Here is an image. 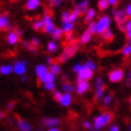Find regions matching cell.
<instances>
[{
	"label": "cell",
	"instance_id": "53",
	"mask_svg": "<svg viewBox=\"0 0 131 131\" xmlns=\"http://www.w3.org/2000/svg\"><path fill=\"white\" fill-rule=\"evenodd\" d=\"M6 108H8V110H13L14 109V102H9Z\"/></svg>",
	"mask_w": 131,
	"mask_h": 131
},
{
	"label": "cell",
	"instance_id": "50",
	"mask_svg": "<svg viewBox=\"0 0 131 131\" xmlns=\"http://www.w3.org/2000/svg\"><path fill=\"white\" fill-rule=\"evenodd\" d=\"M119 130H121V129H119V127L117 126V125H115V124H113V125L109 128V130H108V131H119Z\"/></svg>",
	"mask_w": 131,
	"mask_h": 131
},
{
	"label": "cell",
	"instance_id": "21",
	"mask_svg": "<svg viewBox=\"0 0 131 131\" xmlns=\"http://www.w3.org/2000/svg\"><path fill=\"white\" fill-rule=\"evenodd\" d=\"M46 50H47L49 53H51V54H53V53H56V52H58V50H59V44H58V42H56V41H49L48 43H47V45H46Z\"/></svg>",
	"mask_w": 131,
	"mask_h": 131
},
{
	"label": "cell",
	"instance_id": "16",
	"mask_svg": "<svg viewBox=\"0 0 131 131\" xmlns=\"http://www.w3.org/2000/svg\"><path fill=\"white\" fill-rule=\"evenodd\" d=\"M19 41H20V37H19L16 33H15V31H10L8 35H6V42H8V44L10 46H15L19 43Z\"/></svg>",
	"mask_w": 131,
	"mask_h": 131
},
{
	"label": "cell",
	"instance_id": "31",
	"mask_svg": "<svg viewBox=\"0 0 131 131\" xmlns=\"http://www.w3.org/2000/svg\"><path fill=\"white\" fill-rule=\"evenodd\" d=\"M83 66L84 67H86V68H89L90 70H92V71H96V69H97V64L94 62V61H92V60H88L85 63L83 64Z\"/></svg>",
	"mask_w": 131,
	"mask_h": 131
},
{
	"label": "cell",
	"instance_id": "30",
	"mask_svg": "<svg viewBox=\"0 0 131 131\" xmlns=\"http://www.w3.org/2000/svg\"><path fill=\"white\" fill-rule=\"evenodd\" d=\"M122 54L125 57V58H129V57H130V54H131V44H130V42L127 43V44L123 47V49H122Z\"/></svg>",
	"mask_w": 131,
	"mask_h": 131
},
{
	"label": "cell",
	"instance_id": "42",
	"mask_svg": "<svg viewBox=\"0 0 131 131\" xmlns=\"http://www.w3.org/2000/svg\"><path fill=\"white\" fill-rule=\"evenodd\" d=\"M82 67H83V64H81V63H76L74 66H73V68H71V70H73V73L77 74Z\"/></svg>",
	"mask_w": 131,
	"mask_h": 131
},
{
	"label": "cell",
	"instance_id": "8",
	"mask_svg": "<svg viewBox=\"0 0 131 131\" xmlns=\"http://www.w3.org/2000/svg\"><path fill=\"white\" fill-rule=\"evenodd\" d=\"M90 0H80L79 2H77L76 5L74 6V10H73V13L79 17L81 15H83L85 11L90 8Z\"/></svg>",
	"mask_w": 131,
	"mask_h": 131
},
{
	"label": "cell",
	"instance_id": "48",
	"mask_svg": "<svg viewBox=\"0 0 131 131\" xmlns=\"http://www.w3.org/2000/svg\"><path fill=\"white\" fill-rule=\"evenodd\" d=\"M130 83H131V73L129 71L128 75H127V77H126V85H127L128 88H130Z\"/></svg>",
	"mask_w": 131,
	"mask_h": 131
},
{
	"label": "cell",
	"instance_id": "59",
	"mask_svg": "<svg viewBox=\"0 0 131 131\" xmlns=\"http://www.w3.org/2000/svg\"><path fill=\"white\" fill-rule=\"evenodd\" d=\"M37 131H42V129H37Z\"/></svg>",
	"mask_w": 131,
	"mask_h": 131
},
{
	"label": "cell",
	"instance_id": "54",
	"mask_svg": "<svg viewBox=\"0 0 131 131\" xmlns=\"http://www.w3.org/2000/svg\"><path fill=\"white\" fill-rule=\"evenodd\" d=\"M47 131H60L59 127H53V128H48Z\"/></svg>",
	"mask_w": 131,
	"mask_h": 131
},
{
	"label": "cell",
	"instance_id": "3",
	"mask_svg": "<svg viewBox=\"0 0 131 131\" xmlns=\"http://www.w3.org/2000/svg\"><path fill=\"white\" fill-rule=\"evenodd\" d=\"M96 24V34L101 35L104 31L111 29V25H112V19L109 15H101L97 19Z\"/></svg>",
	"mask_w": 131,
	"mask_h": 131
},
{
	"label": "cell",
	"instance_id": "49",
	"mask_svg": "<svg viewBox=\"0 0 131 131\" xmlns=\"http://www.w3.org/2000/svg\"><path fill=\"white\" fill-rule=\"evenodd\" d=\"M108 2L110 4V6H116L117 4H118L119 0H108Z\"/></svg>",
	"mask_w": 131,
	"mask_h": 131
},
{
	"label": "cell",
	"instance_id": "26",
	"mask_svg": "<svg viewBox=\"0 0 131 131\" xmlns=\"http://www.w3.org/2000/svg\"><path fill=\"white\" fill-rule=\"evenodd\" d=\"M76 28V26L75 24L73 23H69V21H66V23H62V31H63V33L64 34H66V33H69V32H73Z\"/></svg>",
	"mask_w": 131,
	"mask_h": 131
},
{
	"label": "cell",
	"instance_id": "27",
	"mask_svg": "<svg viewBox=\"0 0 131 131\" xmlns=\"http://www.w3.org/2000/svg\"><path fill=\"white\" fill-rule=\"evenodd\" d=\"M13 73V67L11 64H2L0 66V74L2 76H9Z\"/></svg>",
	"mask_w": 131,
	"mask_h": 131
},
{
	"label": "cell",
	"instance_id": "45",
	"mask_svg": "<svg viewBox=\"0 0 131 131\" xmlns=\"http://www.w3.org/2000/svg\"><path fill=\"white\" fill-rule=\"evenodd\" d=\"M78 20V16L75 14V13H73V12H70V14H69V23H73V24H75L76 21Z\"/></svg>",
	"mask_w": 131,
	"mask_h": 131
},
{
	"label": "cell",
	"instance_id": "47",
	"mask_svg": "<svg viewBox=\"0 0 131 131\" xmlns=\"http://www.w3.org/2000/svg\"><path fill=\"white\" fill-rule=\"evenodd\" d=\"M74 38H75V35H74L73 32H69V33H66V40H67V42L73 43V42H74Z\"/></svg>",
	"mask_w": 131,
	"mask_h": 131
},
{
	"label": "cell",
	"instance_id": "51",
	"mask_svg": "<svg viewBox=\"0 0 131 131\" xmlns=\"http://www.w3.org/2000/svg\"><path fill=\"white\" fill-rule=\"evenodd\" d=\"M52 62H53V59H52V57H50V56L46 57V64H47V65H50Z\"/></svg>",
	"mask_w": 131,
	"mask_h": 131
},
{
	"label": "cell",
	"instance_id": "46",
	"mask_svg": "<svg viewBox=\"0 0 131 131\" xmlns=\"http://www.w3.org/2000/svg\"><path fill=\"white\" fill-rule=\"evenodd\" d=\"M124 12H125L126 16L128 18H130V16H131V3H129V4L126 5V8H125V10H124Z\"/></svg>",
	"mask_w": 131,
	"mask_h": 131
},
{
	"label": "cell",
	"instance_id": "22",
	"mask_svg": "<svg viewBox=\"0 0 131 131\" xmlns=\"http://www.w3.org/2000/svg\"><path fill=\"white\" fill-rule=\"evenodd\" d=\"M51 35H52V41L58 42V41H60V40H62V38H63L64 33H63L61 27H56L53 32L51 33Z\"/></svg>",
	"mask_w": 131,
	"mask_h": 131
},
{
	"label": "cell",
	"instance_id": "9",
	"mask_svg": "<svg viewBox=\"0 0 131 131\" xmlns=\"http://www.w3.org/2000/svg\"><path fill=\"white\" fill-rule=\"evenodd\" d=\"M112 17H113V19H114V21L117 24V26L122 25V24H125V23H127V20H128V17L126 16L124 10H121V9H115V10H113V11H112Z\"/></svg>",
	"mask_w": 131,
	"mask_h": 131
},
{
	"label": "cell",
	"instance_id": "13",
	"mask_svg": "<svg viewBox=\"0 0 131 131\" xmlns=\"http://www.w3.org/2000/svg\"><path fill=\"white\" fill-rule=\"evenodd\" d=\"M41 5H42V0H27L25 8L29 12H34L40 9Z\"/></svg>",
	"mask_w": 131,
	"mask_h": 131
},
{
	"label": "cell",
	"instance_id": "7",
	"mask_svg": "<svg viewBox=\"0 0 131 131\" xmlns=\"http://www.w3.org/2000/svg\"><path fill=\"white\" fill-rule=\"evenodd\" d=\"M76 75H77V82H79V81H89L90 82L94 77V71H92L89 68L83 66Z\"/></svg>",
	"mask_w": 131,
	"mask_h": 131
},
{
	"label": "cell",
	"instance_id": "5",
	"mask_svg": "<svg viewBox=\"0 0 131 131\" xmlns=\"http://www.w3.org/2000/svg\"><path fill=\"white\" fill-rule=\"evenodd\" d=\"M13 67V73L17 76H25L27 75L28 70V62L27 60H16L14 64L12 65Z\"/></svg>",
	"mask_w": 131,
	"mask_h": 131
},
{
	"label": "cell",
	"instance_id": "38",
	"mask_svg": "<svg viewBox=\"0 0 131 131\" xmlns=\"http://www.w3.org/2000/svg\"><path fill=\"white\" fill-rule=\"evenodd\" d=\"M23 46L25 48H27L30 52H32V53H34V52H36V50H37V48H35V47H33V46H31L30 45V43L28 42V41H25V42H23Z\"/></svg>",
	"mask_w": 131,
	"mask_h": 131
},
{
	"label": "cell",
	"instance_id": "12",
	"mask_svg": "<svg viewBox=\"0 0 131 131\" xmlns=\"http://www.w3.org/2000/svg\"><path fill=\"white\" fill-rule=\"evenodd\" d=\"M61 124V119L58 117H45L43 119V125L46 128H53L59 127Z\"/></svg>",
	"mask_w": 131,
	"mask_h": 131
},
{
	"label": "cell",
	"instance_id": "19",
	"mask_svg": "<svg viewBox=\"0 0 131 131\" xmlns=\"http://www.w3.org/2000/svg\"><path fill=\"white\" fill-rule=\"evenodd\" d=\"M48 70L51 74H53L54 76H58V75H60L62 73V67H61L60 63L52 62L50 65H48Z\"/></svg>",
	"mask_w": 131,
	"mask_h": 131
},
{
	"label": "cell",
	"instance_id": "10",
	"mask_svg": "<svg viewBox=\"0 0 131 131\" xmlns=\"http://www.w3.org/2000/svg\"><path fill=\"white\" fill-rule=\"evenodd\" d=\"M13 29V25L11 23V19L9 17V15L6 13H1L0 14V30H9L12 31Z\"/></svg>",
	"mask_w": 131,
	"mask_h": 131
},
{
	"label": "cell",
	"instance_id": "32",
	"mask_svg": "<svg viewBox=\"0 0 131 131\" xmlns=\"http://www.w3.org/2000/svg\"><path fill=\"white\" fill-rule=\"evenodd\" d=\"M43 21L42 19H36V20H34L33 23H32V29L35 30V31H41L43 30Z\"/></svg>",
	"mask_w": 131,
	"mask_h": 131
},
{
	"label": "cell",
	"instance_id": "29",
	"mask_svg": "<svg viewBox=\"0 0 131 131\" xmlns=\"http://www.w3.org/2000/svg\"><path fill=\"white\" fill-rule=\"evenodd\" d=\"M97 6L100 11H107L110 8V4L108 2V0H98Z\"/></svg>",
	"mask_w": 131,
	"mask_h": 131
},
{
	"label": "cell",
	"instance_id": "28",
	"mask_svg": "<svg viewBox=\"0 0 131 131\" xmlns=\"http://www.w3.org/2000/svg\"><path fill=\"white\" fill-rule=\"evenodd\" d=\"M104 95H106V90H104V88L95 89V99L96 100H101Z\"/></svg>",
	"mask_w": 131,
	"mask_h": 131
},
{
	"label": "cell",
	"instance_id": "55",
	"mask_svg": "<svg viewBox=\"0 0 131 131\" xmlns=\"http://www.w3.org/2000/svg\"><path fill=\"white\" fill-rule=\"evenodd\" d=\"M21 81H23V82L27 81V76H26V75H25V76H21Z\"/></svg>",
	"mask_w": 131,
	"mask_h": 131
},
{
	"label": "cell",
	"instance_id": "36",
	"mask_svg": "<svg viewBox=\"0 0 131 131\" xmlns=\"http://www.w3.org/2000/svg\"><path fill=\"white\" fill-rule=\"evenodd\" d=\"M91 34H96V24L95 20L88 23V29H86Z\"/></svg>",
	"mask_w": 131,
	"mask_h": 131
},
{
	"label": "cell",
	"instance_id": "24",
	"mask_svg": "<svg viewBox=\"0 0 131 131\" xmlns=\"http://www.w3.org/2000/svg\"><path fill=\"white\" fill-rule=\"evenodd\" d=\"M56 79H57V76H54L53 74H51L50 71H48L44 77H42L40 79V82L42 84H45V83H49V82H56Z\"/></svg>",
	"mask_w": 131,
	"mask_h": 131
},
{
	"label": "cell",
	"instance_id": "58",
	"mask_svg": "<svg viewBox=\"0 0 131 131\" xmlns=\"http://www.w3.org/2000/svg\"><path fill=\"white\" fill-rule=\"evenodd\" d=\"M64 1H74V0H64Z\"/></svg>",
	"mask_w": 131,
	"mask_h": 131
},
{
	"label": "cell",
	"instance_id": "52",
	"mask_svg": "<svg viewBox=\"0 0 131 131\" xmlns=\"http://www.w3.org/2000/svg\"><path fill=\"white\" fill-rule=\"evenodd\" d=\"M15 33H16L19 37H21V36H23V30H21V29H19V28H17V29L15 30Z\"/></svg>",
	"mask_w": 131,
	"mask_h": 131
},
{
	"label": "cell",
	"instance_id": "40",
	"mask_svg": "<svg viewBox=\"0 0 131 131\" xmlns=\"http://www.w3.org/2000/svg\"><path fill=\"white\" fill-rule=\"evenodd\" d=\"M97 88H104V82L101 77H97L95 79V89Z\"/></svg>",
	"mask_w": 131,
	"mask_h": 131
},
{
	"label": "cell",
	"instance_id": "44",
	"mask_svg": "<svg viewBox=\"0 0 131 131\" xmlns=\"http://www.w3.org/2000/svg\"><path fill=\"white\" fill-rule=\"evenodd\" d=\"M83 127L85 128V129H88V130H90V131H93L94 130L93 124H92L91 122H89V121H84L83 122Z\"/></svg>",
	"mask_w": 131,
	"mask_h": 131
},
{
	"label": "cell",
	"instance_id": "43",
	"mask_svg": "<svg viewBox=\"0 0 131 131\" xmlns=\"http://www.w3.org/2000/svg\"><path fill=\"white\" fill-rule=\"evenodd\" d=\"M61 96H62V92H61V91H58V90H54V91H53V99H54L56 101L59 102Z\"/></svg>",
	"mask_w": 131,
	"mask_h": 131
},
{
	"label": "cell",
	"instance_id": "20",
	"mask_svg": "<svg viewBox=\"0 0 131 131\" xmlns=\"http://www.w3.org/2000/svg\"><path fill=\"white\" fill-rule=\"evenodd\" d=\"M92 37H93V34H91L88 30H84L81 33V35L79 36V43L83 44V45H86L91 42Z\"/></svg>",
	"mask_w": 131,
	"mask_h": 131
},
{
	"label": "cell",
	"instance_id": "6",
	"mask_svg": "<svg viewBox=\"0 0 131 131\" xmlns=\"http://www.w3.org/2000/svg\"><path fill=\"white\" fill-rule=\"evenodd\" d=\"M125 78V71L122 68H114L108 74V79L112 83H118Z\"/></svg>",
	"mask_w": 131,
	"mask_h": 131
},
{
	"label": "cell",
	"instance_id": "1",
	"mask_svg": "<svg viewBox=\"0 0 131 131\" xmlns=\"http://www.w3.org/2000/svg\"><path fill=\"white\" fill-rule=\"evenodd\" d=\"M112 121H113V114L111 112H104L95 116L92 124H93V128L95 130H101L104 127H107Z\"/></svg>",
	"mask_w": 131,
	"mask_h": 131
},
{
	"label": "cell",
	"instance_id": "2",
	"mask_svg": "<svg viewBox=\"0 0 131 131\" xmlns=\"http://www.w3.org/2000/svg\"><path fill=\"white\" fill-rule=\"evenodd\" d=\"M78 50H79V45H78L77 43H70L69 45L65 46V48L63 49L62 53L58 58V61L60 63L67 62L70 58H73L77 53Z\"/></svg>",
	"mask_w": 131,
	"mask_h": 131
},
{
	"label": "cell",
	"instance_id": "56",
	"mask_svg": "<svg viewBox=\"0 0 131 131\" xmlns=\"http://www.w3.org/2000/svg\"><path fill=\"white\" fill-rule=\"evenodd\" d=\"M0 118H5V113L0 112Z\"/></svg>",
	"mask_w": 131,
	"mask_h": 131
},
{
	"label": "cell",
	"instance_id": "33",
	"mask_svg": "<svg viewBox=\"0 0 131 131\" xmlns=\"http://www.w3.org/2000/svg\"><path fill=\"white\" fill-rule=\"evenodd\" d=\"M113 31L111 30V29H109V30H107V31H104L103 33L101 34V36H102V38L104 41H107V42H109V41H111L113 38Z\"/></svg>",
	"mask_w": 131,
	"mask_h": 131
},
{
	"label": "cell",
	"instance_id": "39",
	"mask_svg": "<svg viewBox=\"0 0 131 131\" xmlns=\"http://www.w3.org/2000/svg\"><path fill=\"white\" fill-rule=\"evenodd\" d=\"M29 43H30V45H31V46H33V47H35V48H37L38 46L41 45V41H40V38L36 37V36L32 37L31 40L29 41Z\"/></svg>",
	"mask_w": 131,
	"mask_h": 131
},
{
	"label": "cell",
	"instance_id": "23",
	"mask_svg": "<svg viewBox=\"0 0 131 131\" xmlns=\"http://www.w3.org/2000/svg\"><path fill=\"white\" fill-rule=\"evenodd\" d=\"M101 101H102V106L104 108H109V107L112 106V103L114 101V97L112 94H106L101 99Z\"/></svg>",
	"mask_w": 131,
	"mask_h": 131
},
{
	"label": "cell",
	"instance_id": "35",
	"mask_svg": "<svg viewBox=\"0 0 131 131\" xmlns=\"http://www.w3.org/2000/svg\"><path fill=\"white\" fill-rule=\"evenodd\" d=\"M125 34H126V37L127 40L130 42L131 40V20H127L126 23V29H125Z\"/></svg>",
	"mask_w": 131,
	"mask_h": 131
},
{
	"label": "cell",
	"instance_id": "57",
	"mask_svg": "<svg viewBox=\"0 0 131 131\" xmlns=\"http://www.w3.org/2000/svg\"><path fill=\"white\" fill-rule=\"evenodd\" d=\"M130 129H131V126H130V125H129V126H128V130H129V131H131V130H130Z\"/></svg>",
	"mask_w": 131,
	"mask_h": 131
},
{
	"label": "cell",
	"instance_id": "14",
	"mask_svg": "<svg viewBox=\"0 0 131 131\" xmlns=\"http://www.w3.org/2000/svg\"><path fill=\"white\" fill-rule=\"evenodd\" d=\"M48 66L46 64H37L35 68H34V73H35V76L38 78V79H41L42 77H44L46 74L48 73Z\"/></svg>",
	"mask_w": 131,
	"mask_h": 131
},
{
	"label": "cell",
	"instance_id": "41",
	"mask_svg": "<svg viewBox=\"0 0 131 131\" xmlns=\"http://www.w3.org/2000/svg\"><path fill=\"white\" fill-rule=\"evenodd\" d=\"M69 14L70 12L68 11H64L62 14H61V19H62V23H66L69 20Z\"/></svg>",
	"mask_w": 131,
	"mask_h": 131
},
{
	"label": "cell",
	"instance_id": "17",
	"mask_svg": "<svg viewBox=\"0 0 131 131\" xmlns=\"http://www.w3.org/2000/svg\"><path fill=\"white\" fill-rule=\"evenodd\" d=\"M16 126H17L19 131H32V130H33L32 125L30 123H28L27 121H25V119H21V118H19L17 121Z\"/></svg>",
	"mask_w": 131,
	"mask_h": 131
},
{
	"label": "cell",
	"instance_id": "18",
	"mask_svg": "<svg viewBox=\"0 0 131 131\" xmlns=\"http://www.w3.org/2000/svg\"><path fill=\"white\" fill-rule=\"evenodd\" d=\"M83 15H84V20H85L86 23H90V21H93L94 19L96 18L97 12H96L95 9H93V8H89Z\"/></svg>",
	"mask_w": 131,
	"mask_h": 131
},
{
	"label": "cell",
	"instance_id": "4",
	"mask_svg": "<svg viewBox=\"0 0 131 131\" xmlns=\"http://www.w3.org/2000/svg\"><path fill=\"white\" fill-rule=\"evenodd\" d=\"M41 19H42L43 26H44V27H43L44 32H45L46 34L51 35V33L53 32V30L56 28V25L53 23V18H52V15L50 14L49 12H46Z\"/></svg>",
	"mask_w": 131,
	"mask_h": 131
},
{
	"label": "cell",
	"instance_id": "37",
	"mask_svg": "<svg viewBox=\"0 0 131 131\" xmlns=\"http://www.w3.org/2000/svg\"><path fill=\"white\" fill-rule=\"evenodd\" d=\"M43 86H44V90L46 91H48V92H52V91H54L57 85H56V82H49V83H45L43 84Z\"/></svg>",
	"mask_w": 131,
	"mask_h": 131
},
{
	"label": "cell",
	"instance_id": "15",
	"mask_svg": "<svg viewBox=\"0 0 131 131\" xmlns=\"http://www.w3.org/2000/svg\"><path fill=\"white\" fill-rule=\"evenodd\" d=\"M59 103L64 108L69 107L73 103V95L67 94V93H62V96L60 98V100H59Z\"/></svg>",
	"mask_w": 131,
	"mask_h": 131
},
{
	"label": "cell",
	"instance_id": "25",
	"mask_svg": "<svg viewBox=\"0 0 131 131\" xmlns=\"http://www.w3.org/2000/svg\"><path fill=\"white\" fill-rule=\"evenodd\" d=\"M62 92L63 93H67V94H73L75 92V85L69 81L64 82L62 84Z\"/></svg>",
	"mask_w": 131,
	"mask_h": 131
},
{
	"label": "cell",
	"instance_id": "11",
	"mask_svg": "<svg viewBox=\"0 0 131 131\" xmlns=\"http://www.w3.org/2000/svg\"><path fill=\"white\" fill-rule=\"evenodd\" d=\"M90 89H91V84L89 81H79V82H77L75 86V92L78 95H83L86 92H89Z\"/></svg>",
	"mask_w": 131,
	"mask_h": 131
},
{
	"label": "cell",
	"instance_id": "34",
	"mask_svg": "<svg viewBox=\"0 0 131 131\" xmlns=\"http://www.w3.org/2000/svg\"><path fill=\"white\" fill-rule=\"evenodd\" d=\"M64 3V0H49V5L52 9H58Z\"/></svg>",
	"mask_w": 131,
	"mask_h": 131
}]
</instances>
